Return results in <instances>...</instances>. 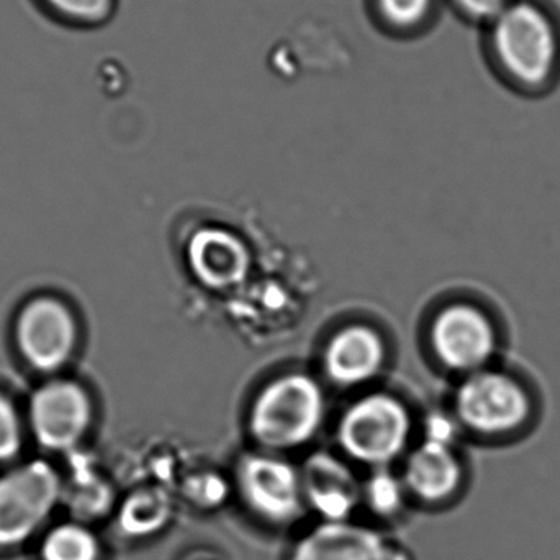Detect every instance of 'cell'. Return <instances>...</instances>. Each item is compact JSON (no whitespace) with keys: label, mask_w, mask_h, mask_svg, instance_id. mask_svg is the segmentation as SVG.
Listing matches in <instances>:
<instances>
[{"label":"cell","mask_w":560,"mask_h":560,"mask_svg":"<svg viewBox=\"0 0 560 560\" xmlns=\"http://www.w3.org/2000/svg\"><path fill=\"white\" fill-rule=\"evenodd\" d=\"M451 415L460 433L483 443H518L545 420V388L528 368L505 358L460 378Z\"/></svg>","instance_id":"obj_1"},{"label":"cell","mask_w":560,"mask_h":560,"mask_svg":"<svg viewBox=\"0 0 560 560\" xmlns=\"http://www.w3.org/2000/svg\"><path fill=\"white\" fill-rule=\"evenodd\" d=\"M497 71L523 94H542L560 72V26L538 0H512L489 26Z\"/></svg>","instance_id":"obj_2"},{"label":"cell","mask_w":560,"mask_h":560,"mask_svg":"<svg viewBox=\"0 0 560 560\" xmlns=\"http://www.w3.org/2000/svg\"><path fill=\"white\" fill-rule=\"evenodd\" d=\"M510 339L506 313L482 299L447 303L434 316L430 329L438 361L460 378L509 358Z\"/></svg>","instance_id":"obj_3"},{"label":"cell","mask_w":560,"mask_h":560,"mask_svg":"<svg viewBox=\"0 0 560 560\" xmlns=\"http://www.w3.org/2000/svg\"><path fill=\"white\" fill-rule=\"evenodd\" d=\"M323 394L313 378L289 374L259 394L249 427L268 451H289L308 443L323 421Z\"/></svg>","instance_id":"obj_4"},{"label":"cell","mask_w":560,"mask_h":560,"mask_svg":"<svg viewBox=\"0 0 560 560\" xmlns=\"http://www.w3.org/2000/svg\"><path fill=\"white\" fill-rule=\"evenodd\" d=\"M410 428L400 401L384 394L369 395L346 411L339 423V444L351 459L382 469L404 453Z\"/></svg>","instance_id":"obj_5"},{"label":"cell","mask_w":560,"mask_h":560,"mask_svg":"<svg viewBox=\"0 0 560 560\" xmlns=\"http://www.w3.org/2000/svg\"><path fill=\"white\" fill-rule=\"evenodd\" d=\"M61 480L45 460H33L0 477V548L26 541L58 503Z\"/></svg>","instance_id":"obj_6"},{"label":"cell","mask_w":560,"mask_h":560,"mask_svg":"<svg viewBox=\"0 0 560 560\" xmlns=\"http://www.w3.org/2000/svg\"><path fill=\"white\" fill-rule=\"evenodd\" d=\"M236 487L246 509L269 525H290L305 512L300 470L276 454L243 457Z\"/></svg>","instance_id":"obj_7"},{"label":"cell","mask_w":560,"mask_h":560,"mask_svg":"<svg viewBox=\"0 0 560 560\" xmlns=\"http://www.w3.org/2000/svg\"><path fill=\"white\" fill-rule=\"evenodd\" d=\"M78 326L68 306L39 296L23 306L16 319V345L23 359L43 372L65 365L74 351Z\"/></svg>","instance_id":"obj_8"},{"label":"cell","mask_w":560,"mask_h":560,"mask_svg":"<svg viewBox=\"0 0 560 560\" xmlns=\"http://www.w3.org/2000/svg\"><path fill=\"white\" fill-rule=\"evenodd\" d=\"M91 418V400L74 382H49L30 401L33 434L46 450H71L84 436Z\"/></svg>","instance_id":"obj_9"},{"label":"cell","mask_w":560,"mask_h":560,"mask_svg":"<svg viewBox=\"0 0 560 560\" xmlns=\"http://www.w3.org/2000/svg\"><path fill=\"white\" fill-rule=\"evenodd\" d=\"M300 476L306 509L322 522H349L362 503V483L346 464L329 454L310 457Z\"/></svg>","instance_id":"obj_10"},{"label":"cell","mask_w":560,"mask_h":560,"mask_svg":"<svg viewBox=\"0 0 560 560\" xmlns=\"http://www.w3.org/2000/svg\"><path fill=\"white\" fill-rule=\"evenodd\" d=\"M464 479V467L456 444L424 440L405 464L401 480L407 492L430 505L451 499Z\"/></svg>","instance_id":"obj_11"},{"label":"cell","mask_w":560,"mask_h":560,"mask_svg":"<svg viewBox=\"0 0 560 560\" xmlns=\"http://www.w3.org/2000/svg\"><path fill=\"white\" fill-rule=\"evenodd\" d=\"M187 255L194 276L210 289H229L243 282L252 262L245 243L222 229L197 232Z\"/></svg>","instance_id":"obj_12"},{"label":"cell","mask_w":560,"mask_h":560,"mask_svg":"<svg viewBox=\"0 0 560 560\" xmlns=\"http://www.w3.org/2000/svg\"><path fill=\"white\" fill-rule=\"evenodd\" d=\"M385 346L381 336L368 326H349L329 341L325 368L329 378L342 387L364 384L381 371Z\"/></svg>","instance_id":"obj_13"},{"label":"cell","mask_w":560,"mask_h":560,"mask_svg":"<svg viewBox=\"0 0 560 560\" xmlns=\"http://www.w3.org/2000/svg\"><path fill=\"white\" fill-rule=\"evenodd\" d=\"M382 536L351 522H322L296 541L289 560H374Z\"/></svg>","instance_id":"obj_14"},{"label":"cell","mask_w":560,"mask_h":560,"mask_svg":"<svg viewBox=\"0 0 560 560\" xmlns=\"http://www.w3.org/2000/svg\"><path fill=\"white\" fill-rule=\"evenodd\" d=\"M173 512V499L166 490H137L118 510V528L128 538H150L166 528Z\"/></svg>","instance_id":"obj_15"},{"label":"cell","mask_w":560,"mask_h":560,"mask_svg":"<svg viewBox=\"0 0 560 560\" xmlns=\"http://www.w3.org/2000/svg\"><path fill=\"white\" fill-rule=\"evenodd\" d=\"M97 538L78 523L56 526L42 546L43 560H98Z\"/></svg>","instance_id":"obj_16"},{"label":"cell","mask_w":560,"mask_h":560,"mask_svg":"<svg viewBox=\"0 0 560 560\" xmlns=\"http://www.w3.org/2000/svg\"><path fill=\"white\" fill-rule=\"evenodd\" d=\"M401 477L394 476L387 467L375 469L371 479L362 486V503L381 518H394L404 509L407 497Z\"/></svg>","instance_id":"obj_17"},{"label":"cell","mask_w":560,"mask_h":560,"mask_svg":"<svg viewBox=\"0 0 560 560\" xmlns=\"http://www.w3.org/2000/svg\"><path fill=\"white\" fill-rule=\"evenodd\" d=\"M183 495L196 509H219L229 497V483L219 474H197L184 482Z\"/></svg>","instance_id":"obj_18"},{"label":"cell","mask_w":560,"mask_h":560,"mask_svg":"<svg viewBox=\"0 0 560 560\" xmlns=\"http://www.w3.org/2000/svg\"><path fill=\"white\" fill-rule=\"evenodd\" d=\"M52 10L66 19L78 22H98L110 12L112 0H45Z\"/></svg>","instance_id":"obj_19"},{"label":"cell","mask_w":560,"mask_h":560,"mask_svg":"<svg viewBox=\"0 0 560 560\" xmlns=\"http://www.w3.org/2000/svg\"><path fill=\"white\" fill-rule=\"evenodd\" d=\"M22 444L19 415L9 398L0 394V463L12 459Z\"/></svg>","instance_id":"obj_20"},{"label":"cell","mask_w":560,"mask_h":560,"mask_svg":"<svg viewBox=\"0 0 560 560\" xmlns=\"http://www.w3.org/2000/svg\"><path fill=\"white\" fill-rule=\"evenodd\" d=\"M378 5L388 22L397 26H411L427 16L431 0H378Z\"/></svg>","instance_id":"obj_21"},{"label":"cell","mask_w":560,"mask_h":560,"mask_svg":"<svg viewBox=\"0 0 560 560\" xmlns=\"http://www.w3.org/2000/svg\"><path fill=\"white\" fill-rule=\"evenodd\" d=\"M460 12L467 19L476 20L489 26L493 20L502 15L503 10L512 3V0H454Z\"/></svg>","instance_id":"obj_22"},{"label":"cell","mask_w":560,"mask_h":560,"mask_svg":"<svg viewBox=\"0 0 560 560\" xmlns=\"http://www.w3.org/2000/svg\"><path fill=\"white\" fill-rule=\"evenodd\" d=\"M374 560H411L408 552L401 548L397 542L388 541V539H382L381 548H378L377 556Z\"/></svg>","instance_id":"obj_23"},{"label":"cell","mask_w":560,"mask_h":560,"mask_svg":"<svg viewBox=\"0 0 560 560\" xmlns=\"http://www.w3.org/2000/svg\"><path fill=\"white\" fill-rule=\"evenodd\" d=\"M197 560H209V559H197Z\"/></svg>","instance_id":"obj_24"}]
</instances>
